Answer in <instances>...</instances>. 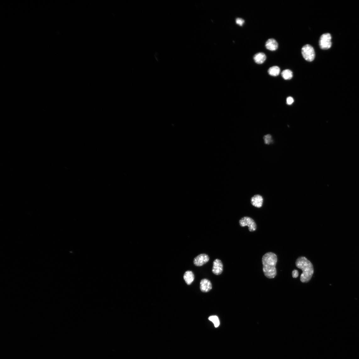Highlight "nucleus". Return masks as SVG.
I'll list each match as a JSON object with an SVG mask.
<instances>
[{"label": "nucleus", "mask_w": 359, "mask_h": 359, "mask_svg": "<svg viewBox=\"0 0 359 359\" xmlns=\"http://www.w3.org/2000/svg\"><path fill=\"white\" fill-rule=\"evenodd\" d=\"M262 262L265 276L269 279H274L277 275L276 266L277 258L276 255L272 252L266 253L262 257Z\"/></svg>", "instance_id": "obj_1"}, {"label": "nucleus", "mask_w": 359, "mask_h": 359, "mask_svg": "<svg viewBox=\"0 0 359 359\" xmlns=\"http://www.w3.org/2000/svg\"><path fill=\"white\" fill-rule=\"evenodd\" d=\"M280 72V69L279 67L277 66H274L269 68L268 70V73L270 76L273 77H276L279 76Z\"/></svg>", "instance_id": "obj_13"}, {"label": "nucleus", "mask_w": 359, "mask_h": 359, "mask_svg": "<svg viewBox=\"0 0 359 359\" xmlns=\"http://www.w3.org/2000/svg\"><path fill=\"white\" fill-rule=\"evenodd\" d=\"M212 288L211 281L208 279H202L200 283L201 290L203 292L207 293L210 291Z\"/></svg>", "instance_id": "obj_8"}, {"label": "nucleus", "mask_w": 359, "mask_h": 359, "mask_svg": "<svg viewBox=\"0 0 359 359\" xmlns=\"http://www.w3.org/2000/svg\"><path fill=\"white\" fill-rule=\"evenodd\" d=\"M208 320L212 322L214 324L215 327H218L220 324L219 321L218 317L216 316H212L208 318Z\"/></svg>", "instance_id": "obj_15"}, {"label": "nucleus", "mask_w": 359, "mask_h": 359, "mask_svg": "<svg viewBox=\"0 0 359 359\" xmlns=\"http://www.w3.org/2000/svg\"><path fill=\"white\" fill-rule=\"evenodd\" d=\"M236 23L237 25L242 26L244 24L245 20L241 18H237L236 20Z\"/></svg>", "instance_id": "obj_17"}, {"label": "nucleus", "mask_w": 359, "mask_h": 359, "mask_svg": "<svg viewBox=\"0 0 359 359\" xmlns=\"http://www.w3.org/2000/svg\"><path fill=\"white\" fill-rule=\"evenodd\" d=\"M279 44L276 40L273 38H271L268 40L265 43V47L266 49L272 51L276 50L278 48Z\"/></svg>", "instance_id": "obj_10"}, {"label": "nucleus", "mask_w": 359, "mask_h": 359, "mask_svg": "<svg viewBox=\"0 0 359 359\" xmlns=\"http://www.w3.org/2000/svg\"><path fill=\"white\" fill-rule=\"evenodd\" d=\"M292 277L293 278H297L299 276V273L297 270H294L292 272Z\"/></svg>", "instance_id": "obj_19"}, {"label": "nucleus", "mask_w": 359, "mask_h": 359, "mask_svg": "<svg viewBox=\"0 0 359 359\" xmlns=\"http://www.w3.org/2000/svg\"><path fill=\"white\" fill-rule=\"evenodd\" d=\"M210 258L206 254H201L196 257L194 260V263L197 266H201L209 261Z\"/></svg>", "instance_id": "obj_6"}, {"label": "nucleus", "mask_w": 359, "mask_h": 359, "mask_svg": "<svg viewBox=\"0 0 359 359\" xmlns=\"http://www.w3.org/2000/svg\"><path fill=\"white\" fill-rule=\"evenodd\" d=\"M239 223L242 227L248 226L249 231L251 232L255 231L257 228L256 222L250 217H245L242 218L239 221Z\"/></svg>", "instance_id": "obj_5"}, {"label": "nucleus", "mask_w": 359, "mask_h": 359, "mask_svg": "<svg viewBox=\"0 0 359 359\" xmlns=\"http://www.w3.org/2000/svg\"><path fill=\"white\" fill-rule=\"evenodd\" d=\"M282 76L285 80H290L293 77L292 72L289 69L283 70L281 73Z\"/></svg>", "instance_id": "obj_14"}, {"label": "nucleus", "mask_w": 359, "mask_h": 359, "mask_svg": "<svg viewBox=\"0 0 359 359\" xmlns=\"http://www.w3.org/2000/svg\"><path fill=\"white\" fill-rule=\"evenodd\" d=\"M223 265L221 260L217 259L213 262L212 270L213 273L216 275H219L223 273Z\"/></svg>", "instance_id": "obj_7"}, {"label": "nucleus", "mask_w": 359, "mask_h": 359, "mask_svg": "<svg viewBox=\"0 0 359 359\" xmlns=\"http://www.w3.org/2000/svg\"><path fill=\"white\" fill-rule=\"evenodd\" d=\"M266 56L263 53L260 52L255 55L253 57V59L257 64H262L266 60Z\"/></svg>", "instance_id": "obj_12"}, {"label": "nucleus", "mask_w": 359, "mask_h": 359, "mask_svg": "<svg viewBox=\"0 0 359 359\" xmlns=\"http://www.w3.org/2000/svg\"><path fill=\"white\" fill-rule=\"evenodd\" d=\"M264 143L266 144H269L273 141L272 136L270 135H267L263 137Z\"/></svg>", "instance_id": "obj_16"}, {"label": "nucleus", "mask_w": 359, "mask_h": 359, "mask_svg": "<svg viewBox=\"0 0 359 359\" xmlns=\"http://www.w3.org/2000/svg\"><path fill=\"white\" fill-rule=\"evenodd\" d=\"M302 55L307 61H313L315 57V53L314 48L309 44H307L303 46L301 49Z\"/></svg>", "instance_id": "obj_3"}, {"label": "nucleus", "mask_w": 359, "mask_h": 359, "mask_svg": "<svg viewBox=\"0 0 359 359\" xmlns=\"http://www.w3.org/2000/svg\"><path fill=\"white\" fill-rule=\"evenodd\" d=\"M294 102L293 98L291 97H289L287 98L286 102L288 105H290Z\"/></svg>", "instance_id": "obj_18"}, {"label": "nucleus", "mask_w": 359, "mask_h": 359, "mask_svg": "<svg viewBox=\"0 0 359 359\" xmlns=\"http://www.w3.org/2000/svg\"><path fill=\"white\" fill-rule=\"evenodd\" d=\"M263 199L262 196L256 195L253 196L251 199V204L258 208L261 207L263 203Z\"/></svg>", "instance_id": "obj_9"}, {"label": "nucleus", "mask_w": 359, "mask_h": 359, "mask_svg": "<svg viewBox=\"0 0 359 359\" xmlns=\"http://www.w3.org/2000/svg\"><path fill=\"white\" fill-rule=\"evenodd\" d=\"M184 279L187 284L190 285L194 280V275L192 271H187L185 272L183 276Z\"/></svg>", "instance_id": "obj_11"}, {"label": "nucleus", "mask_w": 359, "mask_h": 359, "mask_svg": "<svg viewBox=\"0 0 359 359\" xmlns=\"http://www.w3.org/2000/svg\"><path fill=\"white\" fill-rule=\"evenodd\" d=\"M295 264L296 267L301 270L303 273L300 276V281L302 283L309 282L314 273L313 265L306 257H299L296 260Z\"/></svg>", "instance_id": "obj_2"}, {"label": "nucleus", "mask_w": 359, "mask_h": 359, "mask_svg": "<svg viewBox=\"0 0 359 359\" xmlns=\"http://www.w3.org/2000/svg\"><path fill=\"white\" fill-rule=\"evenodd\" d=\"M332 37L329 33H324L321 36L319 41L320 48L323 50L330 48L332 45Z\"/></svg>", "instance_id": "obj_4"}]
</instances>
